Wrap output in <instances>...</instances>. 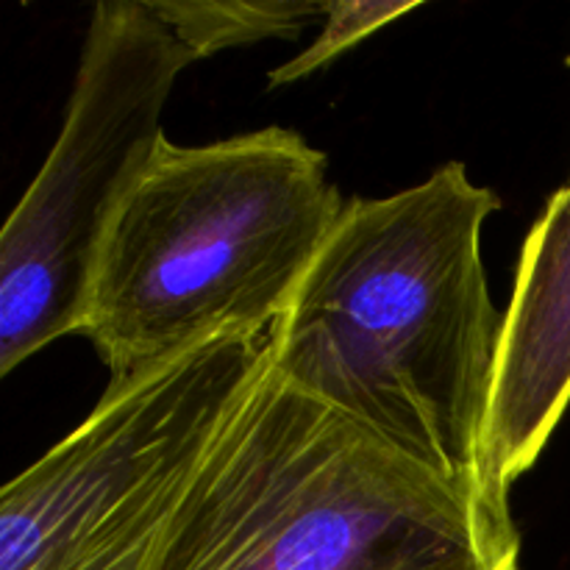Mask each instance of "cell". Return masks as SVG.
Listing matches in <instances>:
<instances>
[{"label":"cell","instance_id":"7","mask_svg":"<svg viewBox=\"0 0 570 570\" xmlns=\"http://www.w3.org/2000/svg\"><path fill=\"white\" fill-rule=\"evenodd\" d=\"M167 31L193 61L262 39H287L304 31L326 3L306 0H148Z\"/></svg>","mask_w":570,"mask_h":570},{"label":"cell","instance_id":"4","mask_svg":"<svg viewBox=\"0 0 570 570\" xmlns=\"http://www.w3.org/2000/svg\"><path fill=\"white\" fill-rule=\"evenodd\" d=\"M267 360L271 332L237 334L106 390L0 493V570H145Z\"/></svg>","mask_w":570,"mask_h":570},{"label":"cell","instance_id":"5","mask_svg":"<svg viewBox=\"0 0 570 570\" xmlns=\"http://www.w3.org/2000/svg\"><path fill=\"white\" fill-rule=\"evenodd\" d=\"M187 50L148 0L95 6L65 126L0 234V376L81 334L117 212L156 159Z\"/></svg>","mask_w":570,"mask_h":570},{"label":"cell","instance_id":"1","mask_svg":"<svg viewBox=\"0 0 570 570\" xmlns=\"http://www.w3.org/2000/svg\"><path fill=\"white\" fill-rule=\"evenodd\" d=\"M495 209L462 161L354 200L271 328L276 376L482 493L504 334L482 262Z\"/></svg>","mask_w":570,"mask_h":570},{"label":"cell","instance_id":"8","mask_svg":"<svg viewBox=\"0 0 570 570\" xmlns=\"http://www.w3.org/2000/svg\"><path fill=\"white\" fill-rule=\"evenodd\" d=\"M417 6L421 3H393V0H337V3H326V22H323L315 42L301 50L295 59L276 67L267 78V87L276 89L312 76L321 67H326L328 61L343 56L345 50L360 45L362 39L371 37L373 31L415 11Z\"/></svg>","mask_w":570,"mask_h":570},{"label":"cell","instance_id":"3","mask_svg":"<svg viewBox=\"0 0 570 570\" xmlns=\"http://www.w3.org/2000/svg\"><path fill=\"white\" fill-rule=\"evenodd\" d=\"M326 154L287 128L165 142L111 223L83 332L122 387L220 337L267 334L343 217Z\"/></svg>","mask_w":570,"mask_h":570},{"label":"cell","instance_id":"6","mask_svg":"<svg viewBox=\"0 0 570 570\" xmlns=\"http://www.w3.org/2000/svg\"><path fill=\"white\" fill-rule=\"evenodd\" d=\"M570 404V181L523 243L499 348L484 490L507 501Z\"/></svg>","mask_w":570,"mask_h":570},{"label":"cell","instance_id":"2","mask_svg":"<svg viewBox=\"0 0 570 570\" xmlns=\"http://www.w3.org/2000/svg\"><path fill=\"white\" fill-rule=\"evenodd\" d=\"M510 504L438 476L271 371L145 570H521Z\"/></svg>","mask_w":570,"mask_h":570}]
</instances>
